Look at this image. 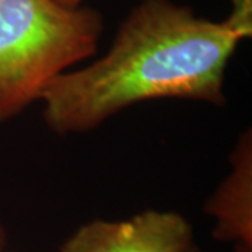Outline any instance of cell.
<instances>
[{"label":"cell","mask_w":252,"mask_h":252,"mask_svg":"<svg viewBox=\"0 0 252 252\" xmlns=\"http://www.w3.org/2000/svg\"><path fill=\"white\" fill-rule=\"evenodd\" d=\"M243 41L225 21L198 17L171 0H143L98 61L59 74L39 101L56 135L84 133L144 101L224 105L225 69Z\"/></svg>","instance_id":"cell-1"},{"label":"cell","mask_w":252,"mask_h":252,"mask_svg":"<svg viewBox=\"0 0 252 252\" xmlns=\"http://www.w3.org/2000/svg\"><path fill=\"white\" fill-rule=\"evenodd\" d=\"M98 10L55 0H0V122L39 101L46 86L97 52Z\"/></svg>","instance_id":"cell-2"},{"label":"cell","mask_w":252,"mask_h":252,"mask_svg":"<svg viewBox=\"0 0 252 252\" xmlns=\"http://www.w3.org/2000/svg\"><path fill=\"white\" fill-rule=\"evenodd\" d=\"M193 228L168 210H144L127 220H93L80 225L59 252H185Z\"/></svg>","instance_id":"cell-3"},{"label":"cell","mask_w":252,"mask_h":252,"mask_svg":"<svg viewBox=\"0 0 252 252\" xmlns=\"http://www.w3.org/2000/svg\"><path fill=\"white\" fill-rule=\"evenodd\" d=\"M231 172L206 205L215 217L213 237L234 243L237 252H252V142L251 132L241 135L231 154Z\"/></svg>","instance_id":"cell-4"},{"label":"cell","mask_w":252,"mask_h":252,"mask_svg":"<svg viewBox=\"0 0 252 252\" xmlns=\"http://www.w3.org/2000/svg\"><path fill=\"white\" fill-rule=\"evenodd\" d=\"M231 11L224 21L241 39L250 38L252 32V0H228Z\"/></svg>","instance_id":"cell-5"},{"label":"cell","mask_w":252,"mask_h":252,"mask_svg":"<svg viewBox=\"0 0 252 252\" xmlns=\"http://www.w3.org/2000/svg\"><path fill=\"white\" fill-rule=\"evenodd\" d=\"M55 1L61 3L63 6H67V7H77V6H81L83 0H55Z\"/></svg>","instance_id":"cell-6"},{"label":"cell","mask_w":252,"mask_h":252,"mask_svg":"<svg viewBox=\"0 0 252 252\" xmlns=\"http://www.w3.org/2000/svg\"><path fill=\"white\" fill-rule=\"evenodd\" d=\"M4 244H6V231H4L3 225H1V223H0V252L3 251Z\"/></svg>","instance_id":"cell-7"},{"label":"cell","mask_w":252,"mask_h":252,"mask_svg":"<svg viewBox=\"0 0 252 252\" xmlns=\"http://www.w3.org/2000/svg\"><path fill=\"white\" fill-rule=\"evenodd\" d=\"M185 252H200V251H199L198 247H196V245L193 244V245H192V247H190L189 250H187V251H185Z\"/></svg>","instance_id":"cell-8"}]
</instances>
